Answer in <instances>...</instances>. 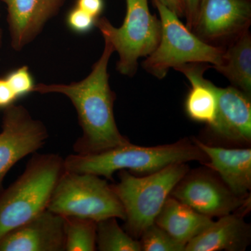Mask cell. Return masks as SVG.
Segmentation results:
<instances>
[{"instance_id":"6da1fadb","label":"cell","mask_w":251,"mask_h":251,"mask_svg":"<svg viewBox=\"0 0 251 251\" xmlns=\"http://www.w3.org/2000/svg\"><path fill=\"white\" fill-rule=\"evenodd\" d=\"M115 52L108 41L88 76L68 84L39 83L34 92L62 94L70 99L78 117L82 135L73 146L77 154H93L130 143L121 134L114 115L116 96L109 84L108 66Z\"/></svg>"},{"instance_id":"7a4b0ae2","label":"cell","mask_w":251,"mask_h":251,"mask_svg":"<svg viewBox=\"0 0 251 251\" xmlns=\"http://www.w3.org/2000/svg\"><path fill=\"white\" fill-rule=\"evenodd\" d=\"M208 161L197 145L188 140L156 147H140L128 143L93 154L69 155L64 158V170L77 173H90L112 180L117 171H130L151 174L175 163Z\"/></svg>"},{"instance_id":"3957f363","label":"cell","mask_w":251,"mask_h":251,"mask_svg":"<svg viewBox=\"0 0 251 251\" xmlns=\"http://www.w3.org/2000/svg\"><path fill=\"white\" fill-rule=\"evenodd\" d=\"M64 171L59 154L34 153L23 174L0 191V239L47 209Z\"/></svg>"},{"instance_id":"277c9868","label":"cell","mask_w":251,"mask_h":251,"mask_svg":"<svg viewBox=\"0 0 251 251\" xmlns=\"http://www.w3.org/2000/svg\"><path fill=\"white\" fill-rule=\"evenodd\" d=\"M188 171L186 163H175L143 177L120 171V182L112 187L125 209L126 229L130 236L140 237L154 224L173 188Z\"/></svg>"},{"instance_id":"5b68a950","label":"cell","mask_w":251,"mask_h":251,"mask_svg":"<svg viewBox=\"0 0 251 251\" xmlns=\"http://www.w3.org/2000/svg\"><path fill=\"white\" fill-rule=\"evenodd\" d=\"M152 1L159 13L161 35L156 49L143 62L147 72L163 79L171 68L191 63H210L214 66L222 63L225 50L202 40L171 10L158 0Z\"/></svg>"},{"instance_id":"8992f818","label":"cell","mask_w":251,"mask_h":251,"mask_svg":"<svg viewBox=\"0 0 251 251\" xmlns=\"http://www.w3.org/2000/svg\"><path fill=\"white\" fill-rule=\"evenodd\" d=\"M47 209L62 216H76L97 222L112 217L126 219L125 209L112 185L97 175L65 170Z\"/></svg>"},{"instance_id":"52a82bcc","label":"cell","mask_w":251,"mask_h":251,"mask_svg":"<svg viewBox=\"0 0 251 251\" xmlns=\"http://www.w3.org/2000/svg\"><path fill=\"white\" fill-rule=\"evenodd\" d=\"M126 14L120 27H114L106 18H98L96 27L119 54L117 70L133 76L138 59L148 57L156 49L161 35V21L151 14L148 0H126Z\"/></svg>"},{"instance_id":"ba28073f","label":"cell","mask_w":251,"mask_h":251,"mask_svg":"<svg viewBox=\"0 0 251 251\" xmlns=\"http://www.w3.org/2000/svg\"><path fill=\"white\" fill-rule=\"evenodd\" d=\"M0 133V191L5 176L24 157L36 153L49 138L40 120H34L27 108L14 105L5 108Z\"/></svg>"},{"instance_id":"9c48e42d","label":"cell","mask_w":251,"mask_h":251,"mask_svg":"<svg viewBox=\"0 0 251 251\" xmlns=\"http://www.w3.org/2000/svg\"><path fill=\"white\" fill-rule=\"evenodd\" d=\"M188 172L171 194L200 214L211 218L221 217L248 205L245 198L236 196L209 171Z\"/></svg>"},{"instance_id":"30bf717a","label":"cell","mask_w":251,"mask_h":251,"mask_svg":"<svg viewBox=\"0 0 251 251\" xmlns=\"http://www.w3.org/2000/svg\"><path fill=\"white\" fill-rule=\"evenodd\" d=\"M251 21V0H200L191 31L206 43L234 39L249 29Z\"/></svg>"},{"instance_id":"8fae6325","label":"cell","mask_w":251,"mask_h":251,"mask_svg":"<svg viewBox=\"0 0 251 251\" xmlns=\"http://www.w3.org/2000/svg\"><path fill=\"white\" fill-rule=\"evenodd\" d=\"M0 251H65L64 217L46 209L1 237Z\"/></svg>"},{"instance_id":"7c38bea8","label":"cell","mask_w":251,"mask_h":251,"mask_svg":"<svg viewBox=\"0 0 251 251\" xmlns=\"http://www.w3.org/2000/svg\"><path fill=\"white\" fill-rule=\"evenodd\" d=\"M6 6L11 46L20 52L59 14L66 0H1Z\"/></svg>"},{"instance_id":"4fadbf2b","label":"cell","mask_w":251,"mask_h":251,"mask_svg":"<svg viewBox=\"0 0 251 251\" xmlns=\"http://www.w3.org/2000/svg\"><path fill=\"white\" fill-rule=\"evenodd\" d=\"M216 91L217 114L209 130L220 140L247 146L251 142V97L233 86Z\"/></svg>"},{"instance_id":"5bb4252c","label":"cell","mask_w":251,"mask_h":251,"mask_svg":"<svg viewBox=\"0 0 251 251\" xmlns=\"http://www.w3.org/2000/svg\"><path fill=\"white\" fill-rule=\"evenodd\" d=\"M205 153V165L219 175L227 188L240 198L249 196L251 188V149H227L211 146L193 138Z\"/></svg>"},{"instance_id":"9a60e30c","label":"cell","mask_w":251,"mask_h":251,"mask_svg":"<svg viewBox=\"0 0 251 251\" xmlns=\"http://www.w3.org/2000/svg\"><path fill=\"white\" fill-rule=\"evenodd\" d=\"M251 239L250 226L242 215L221 216L186 244V251H244Z\"/></svg>"},{"instance_id":"2e32d148","label":"cell","mask_w":251,"mask_h":251,"mask_svg":"<svg viewBox=\"0 0 251 251\" xmlns=\"http://www.w3.org/2000/svg\"><path fill=\"white\" fill-rule=\"evenodd\" d=\"M209 67L204 63H191L175 69L182 73L191 82V89L185 101L188 117L207 126L215 121L218 108L217 87L203 75Z\"/></svg>"},{"instance_id":"e0dca14e","label":"cell","mask_w":251,"mask_h":251,"mask_svg":"<svg viewBox=\"0 0 251 251\" xmlns=\"http://www.w3.org/2000/svg\"><path fill=\"white\" fill-rule=\"evenodd\" d=\"M213 222L212 218L200 214L173 197L167 199L155 220V224L186 245Z\"/></svg>"},{"instance_id":"ac0fdd59","label":"cell","mask_w":251,"mask_h":251,"mask_svg":"<svg viewBox=\"0 0 251 251\" xmlns=\"http://www.w3.org/2000/svg\"><path fill=\"white\" fill-rule=\"evenodd\" d=\"M225 50L222 63L211 67L227 77L233 87L251 94V37L249 30L234 38Z\"/></svg>"},{"instance_id":"d6986e66","label":"cell","mask_w":251,"mask_h":251,"mask_svg":"<svg viewBox=\"0 0 251 251\" xmlns=\"http://www.w3.org/2000/svg\"><path fill=\"white\" fill-rule=\"evenodd\" d=\"M63 217L65 251L97 250V221L76 216Z\"/></svg>"},{"instance_id":"ffe728a7","label":"cell","mask_w":251,"mask_h":251,"mask_svg":"<svg viewBox=\"0 0 251 251\" xmlns=\"http://www.w3.org/2000/svg\"><path fill=\"white\" fill-rule=\"evenodd\" d=\"M97 250L100 251H141V244L119 226L117 218L97 222Z\"/></svg>"},{"instance_id":"44dd1931","label":"cell","mask_w":251,"mask_h":251,"mask_svg":"<svg viewBox=\"0 0 251 251\" xmlns=\"http://www.w3.org/2000/svg\"><path fill=\"white\" fill-rule=\"evenodd\" d=\"M140 237L142 251H184L186 247V244L176 240L155 223L147 227Z\"/></svg>"},{"instance_id":"7402d4cb","label":"cell","mask_w":251,"mask_h":251,"mask_svg":"<svg viewBox=\"0 0 251 251\" xmlns=\"http://www.w3.org/2000/svg\"><path fill=\"white\" fill-rule=\"evenodd\" d=\"M4 77L18 99L34 92L36 84L27 66L15 69Z\"/></svg>"},{"instance_id":"603a6c76","label":"cell","mask_w":251,"mask_h":251,"mask_svg":"<svg viewBox=\"0 0 251 251\" xmlns=\"http://www.w3.org/2000/svg\"><path fill=\"white\" fill-rule=\"evenodd\" d=\"M97 19L75 6L68 13L67 24L74 32L85 34L95 26Z\"/></svg>"},{"instance_id":"cb8c5ba5","label":"cell","mask_w":251,"mask_h":251,"mask_svg":"<svg viewBox=\"0 0 251 251\" xmlns=\"http://www.w3.org/2000/svg\"><path fill=\"white\" fill-rule=\"evenodd\" d=\"M18 100L5 77H0V109H4L14 105Z\"/></svg>"},{"instance_id":"d4e9b609","label":"cell","mask_w":251,"mask_h":251,"mask_svg":"<svg viewBox=\"0 0 251 251\" xmlns=\"http://www.w3.org/2000/svg\"><path fill=\"white\" fill-rule=\"evenodd\" d=\"M75 6L94 18H98L103 11L104 1L103 0H77Z\"/></svg>"},{"instance_id":"484cf974","label":"cell","mask_w":251,"mask_h":251,"mask_svg":"<svg viewBox=\"0 0 251 251\" xmlns=\"http://www.w3.org/2000/svg\"><path fill=\"white\" fill-rule=\"evenodd\" d=\"M185 6V16L186 18V26L189 29H192L199 5L200 0H184Z\"/></svg>"},{"instance_id":"4316f807","label":"cell","mask_w":251,"mask_h":251,"mask_svg":"<svg viewBox=\"0 0 251 251\" xmlns=\"http://www.w3.org/2000/svg\"><path fill=\"white\" fill-rule=\"evenodd\" d=\"M179 17L185 16L184 0H158Z\"/></svg>"},{"instance_id":"83f0119b","label":"cell","mask_w":251,"mask_h":251,"mask_svg":"<svg viewBox=\"0 0 251 251\" xmlns=\"http://www.w3.org/2000/svg\"><path fill=\"white\" fill-rule=\"evenodd\" d=\"M2 41H3V33L2 30H1V28H0V48L2 46Z\"/></svg>"}]
</instances>
